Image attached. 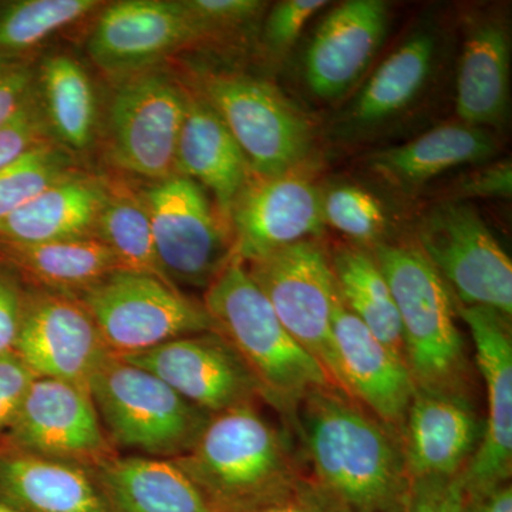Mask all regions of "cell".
I'll return each mask as SVG.
<instances>
[{"label":"cell","instance_id":"obj_1","mask_svg":"<svg viewBox=\"0 0 512 512\" xmlns=\"http://www.w3.org/2000/svg\"><path fill=\"white\" fill-rule=\"evenodd\" d=\"M288 423L308 476L350 512H403L410 477L399 431L332 384L306 394Z\"/></svg>","mask_w":512,"mask_h":512},{"label":"cell","instance_id":"obj_2","mask_svg":"<svg viewBox=\"0 0 512 512\" xmlns=\"http://www.w3.org/2000/svg\"><path fill=\"white\" fill-rule=\"evenodd\" d=\"M202 303L251 370L262 400L286 420L311 390L333 386L323 367L289 335L238 259L208 286Z\"/></svg>","mask_w":512,"mask_h":512},{"label":"cell","instance_id":"obj_3","mask_svg":"<svg viewBox=\"0 0 512 512\" xmlns=\"http://www.w3.org/2000/svg\"><path fill=\"white\" fill-rule=\"evenodd\" d=\"M173 461L220 512L254 503L302 473L288 434L255 403L212 414L195 446Z\"/></svg>","mask_w":512,"mask_h":512},{"label":"cell","instance_id":"obj_4","mask_svg":"<svg viewBox=\"0 0 512 512\" xmlns=\"http://www.w3.org/2000/svg\"><path fill=\"white\" fill-rule=\"evenodd\" d=\"M372 254L396 303L404 362L416 387L463 393L466 348L446 282L419 247L379 244Z\"/></svg>","mask_w":512,"mask_h":512},{"label":"cell","instance_id":"obj_5","mask_svg":"<svg viewBox=\"0 0 512 512\" xmlns=\"http://www.w3.org/2000/svg\"><path fill=\"white\" fill-rule=\"evenodd\" d=\"M89 392L109 440L144 457L185 456L212 417L153 373L116 355L94 373Z\"/></svg>","mask_w":512,"mask_h":512},{"label":"cell","instance_id":"obj_6","mask_svg":"<svg viewBox=\"0 0 512 512\" xmlns=\"http://www.w3.org/2000/svg\"><path fill=\"white\" fill-rule=\"evenodd\" d=\"M244 265L289 335L345 392L332 329L338 289L323 245L306 239Z\"/></svg>","mask_w":512,"mask_h":512},{"label":"cell","instance_id":"obj_7","mask_svg":"<svg viewBox=\"0 0 512 512\" xmlns=\"http://www.w3.org/2000/svg\"><path fill=\"white\" fill-rule=\"evenodd\" d=\"M200 90L258 177L289 173L308 157L311 123L274 84L247 74L210 73Z\"/></svg>","mask_w":512,"mask_h":512},{"label":"cell","instance_id":"obj_8","mask_svg":"<svg viewBox=\"0 0 512 512\" xmlns=\"http://www.w3.org/2000/svg\"><path fill=\"white\" fill-rule=\"evenodd\" d=\"M111 355H131L170 340L217 330L204 303L156 276L116 271L77 296Z\"/></svg>","mask_w":512,"mask_h":512},{"label":"cell","instance_id":"obj_9","mask_svg":"<svg viewBox=\"0 0 512 512\" xmlns=\"http://www.w3.org/2000/svg\"><path fill=\"white\" fill-rule=\"evenodd\" d=\"M140 194L165 279L178 289H207L234 259L231 229L207 192L190 178L174 175Z\"/></svg>","mask_w":512,"mask_h":512},{"label":"cell","instance_id":"obj_10","mask_svg":"<svg viewBox=\"0 0 512 512\" xmlns=\"http://www.w3.org/2000/svg\"><path fill=\"white\" fill-rule=\"evenodd\" d=\"M419 248L460 306H484L510 318L512 262L470 205H437L419 227Z\"/></svg>","mask_w":512,"mask_h":512},{"label":"cell","instance_id":"obj_11","mask_svg":"<svg viewBox=\"0 0 512 512\" xmlns=\"http://www.w3.org/2000/svg\"><path fill=\"white\" fill-rule=\"evenodd\" d=\"M188 93L161 70L119 83L109 111L114 167L158 183L177 175V147Z\"/></svg>","mask_w":512,"mask_h":512},{"label":"cell","instance_id":"obj_12","mask_svg":"<svg viewBox=\"0 0 512 512\" xmlns=\"http://www.w3.org/2000/svg\"><path fill=\"white\" fill-rule=\"evenodd\" d=\"M13 352L37 377L89 390L111 355L96 322L77 296L25 289L22 323Z\"/></svg>","mask_w":512,"mask_h":512},{"label":"cell","instance_id":"obj_13","mask_svg":"<svg viewBox=\"0 0 512 512\" xmlns=\"http://www.w3.org/2000/svg\"><path fill=\"white\" fill-rule=\"evenodd\" d=\"M200 39L183 0H120L101 8L87 53L120 83L157 69L165 57Z\"/></svg>","mask_w":512,"mask_h":512},{"label":"cell","instance_id":"obj_14","mask_svg":"<svg viewBox=\"0 0 512 512\" xmlns=\"http://www.w3.org/2000/svg\"><path fill=\"white\" fill-rule=\"evenodd\" d=\"M8 437L10 447L92 470L114 457L89 390L47 377L30 386Z\"/></svg>","mask_w":512,"mask_h":512},{"label":"cell","instance_id":"obj_15","mask_svg":"<svg viewBox=\"0 0 512 512\" xmlns=\"http://www.w3.org/2000/svg\"><path fill=\"white\" fill-rule=\"evenodd\" d=\"M117 357L153 373L185 400L211 414L262 399L251 370L218 330Z\"/></svg>","mask_w":512,"mask_h":512},{"label":"cell","instance_id":"obj_16","mask_svg":"<svg viewBox=\"0 0 512 512\" xmlns=\"http://www.w3.org/2000/svg\"><path fill=\"white\" fill-rule=\"evenodd\" d=\"M325 225L323 194L298 168L275 177L254 174L229 214L234 258L248 264L316 239Z\"/></svg>","mask_w":512,"mask_h":512},{"label":"cell","instance_id":"obj_17","mask_svg":"<svg viewBox=\"0 0 512 512\" xmlns=\"http://www.w3.org/2000/svg\"><path fill=\"white\" fill-rule=\"evenodd\" d=\"M476 346L487 389L488 417L476 453L461 471L464 494L510 483L512 473V339L507 316L484 306L457 305Z\"/></svg>","mask_w":512,"mask_h":512},{"label":"cell","instance_id":"obj_18","mask_svg":"<svg viewBox=\"0 0 512 512\" xmlns=\"http://www.w3.org/2000/svg\"><path fill=\"white\" fill-rule=\"evenodd\" d=\"M332 329L345 392L402 434L416 392L406 362L349 312L339 295L333 309Z\"/></svg>","mask_w":512,"mask_h":512},{"label":"cell","instance_id":"obj_19","mask_svg":"<svg viewBox=\"0 0 512 512\" xmlns=\"http://www.w3.org/2000/svg\"><path fill=\"white\" fill-rule=\"evenodd\" d=\"M389 8L382 0H349L330 10L305 55L309 89L323 100H335L366 72L382 46Z\"/></svg>","mask_w":512,"mask_h":512},{"label":"cell","instance_id":"obj_20","mask_svg":"<svg viewBox=\"0 0 512 512\" xmlns=\"http://www.w3.org/2000/svg\"><path fill=\"white\" fill-rule=\"evenodd\" d=\"M481 434L480 421L463 393L416 387L402 429L407 474L457 476L476 453Z\"/></svg>","mask_w":512,"mask_h":512},{"label":"cell","instance_id":"obj_21","mask_svg":"<svg viewBox=\"0 0 512 512\" xmlns=\"http://www.w3.org/2000/svg\"><path fill=\"white\" fill-rule=\"evenodd\" d=\"M0 503L20 512H116L92 468L0 448Z\"/></svg>","mask_w":512,"mask_h":512},{"label":"cell","instance_id":"obj_22","mask_svg":"<svg viewBox=\"0 0 512 512\" xmlns=\"http://www.w3.org/2000/svg\"><path fill=\"white\" fill-rule=\"evenodd\" d=\"M177 175L214 195L218 214L229 228L232 205L254 173L224 121L201 96L187 97Z\"/></svg>","mask_w":512,"mask_h":512},{"label":"cell","instance_id":"obj_23","mask_svg":"<svg viewBox=\"0 0 512 512\" xmlns=\"http://www.w3.org/2000/svg\"><path fill=\"white\" fill-rule=\"evenodd\" d=\"M106 183L76 171L0 220V241L42 244L97 238Z\"/></svg>","mask_w":512,"mask_h":512},{"label":"cell","instance_id":"obj_24","mask_svg":"<svg viewBox=\"0 0 512 512\" xmlns=\"http://www.w3.org/2000/svg\"><path fill=\"white\" fill-rule=\"evenodd\" d=\"M93 473L116 512H220L173 460L114 456Z\"/></svg>","mask_w":512,"mask_h":512},{"label":"cell","instance_id":"obj_25","mask_svg":"<svg viewBox=\"0 0 512 512\" xmlns=\"http://www.w3.org/2000/svg\"><path fill=\"white\" fill-rule=\"evenodd\" d=\"M0 264L32 288L79 296L119 271L110 249L99 238L42 244L0 241Z\"/></svg>","mask_w":512,"mask_h":512},{"label":"cell","instance_id":"obj_26","mask_svg":"<svg viewBox=\"0 0 512 512\" xmlns=\"http://www.w3.org/2000/svg\"><path fill=\"white\" fill-rule=\"evenodd\" d=\"M510 100V40L497 22L468 33L457 77V116L471 127H498Z\"/></svg>","mask_w":512,"mask_h":512},{"label":"cell","instance_id":"obj_27","mask_svg":"<svg viewBox=\"0 0 512 512\" xmlns=\"http://www.w3.org/2000/svg\"><path fill=\"white\" fill-rule=\"evenodd\" d=\"M497 146L484 128L446 124L370 158L369 167L384 180L414 188L464 164L490 160Z\"/></svg>","mask_w":512,"mask_h":512},{"label":"cell","instance_id":"obj_28","mask_svg":"<svg viewBox=\"0 0 512 512\" xmlns=\"http://www.w3.org/2000/svg\"><path fill=\"white\" fill-rule=\"evenodd\" d=\"M36 86L53 140L70 153L92 146L99 106L82 64L69 55L45 57L36 67Z\"/></svg>","mask_w":512,"mask_h":512},{"label":"cell","instance_id":"obj_29","mask_svg":"<svg viewBox=\"0 0 512 512\" xmlns=\"http://www.w3.org/2000/svg\"><path fill=\"white\" fill-rule=\"evenodd\" d=\"M434 53L433 35L414 33L377 67L353 104L350 120L356 126H375L410 106L430 77Z\"/></svg>","mask_w":512,"mask_h":512},{"label":"cell","instance_id":"obj_30","mask_svg":"<svg viewBox=\"0 0 512 512\" xmlns=\"http://www.w3.org/2000/svg\"><path fill=\"white\" fill-rule=\"evenodd\" d=\"M340 301L384 346L404 360L399 313L372 252L342 247L330 256Z\"/></svg>","mask_w":512,"mask_h":512},{"label":"cell","instance_id":"obj_31","mask_svg":"<svg viewBox=\"0 0 512 512\" xmlns=\"http://www.w3.org/2000/svg\"><path fill=\"white\" fill-rule=\"evenodd\" d=\"M96 237L110 249L119 271L156 276L168 282L158 265L150 217L140 192L106 183Z\"/></svg>","mask_w":512,"mask_h":512},{"label":"cell","instance_id":"obj_32","mask_svg":"<svg viewBox=\"0 0 512 512\" xmlns=\"http://www.w3.org/2000/svg\"><path fill=\"white\" fill-rule=\"evenodd\" d=\"M103 5L97 0L0 2V57L30 60V53Z\"/></svg>","mask_w":512,"mask_h":512},{"label":"cell","instance_id":"obj_33","mask_svg":"<svg viewBox=\"0 0 512 512\" xmlns=\"http://www.w3.org/2000/svg\"><path fill=\"white\" fill-rule=\"evenodd\" d=\"M76 171L72 153L56 141L40 144L0 168V220Z\"/></svg>","mask_w":512,"mask_h":512},{"label":"cell","instance_id":"obj_34","mask_svg":"<svg viewBox=\"0 0 512 512\" xmlns=\"http://www.w3.org/2000/svg\"><path fill=\"white\" fill-rule=\"evenodd\" d=\"M325 224L357 242H373L382 234L386 218L382 205L362 188L343 185L323 195Z\"/></svg>","mask_w":512,"mask_h":512},{"label":"cell","instance_id":"obj_35","mask_svg":"<svg viewBox=\"0 0 512 512\" xmlns=\"http://www.w3.org/2000/svg\"><path fill=\"white\" fill-rule=\"evenodd\" d=\"M232 512H350L306 473Z\"/></svg>","mask_w":512,"mask_h":512},{"label":"cell","instance_id":"obj_36","mask_svg":"<svg viewBox=\"0 0 512 512\" xmlns=\"http://www.w3.org/2000/svg\"><path fill=\"white\" fill-rule=\"evenodd\" d=\"M49 141L55 140L50 134L36 87V92L26 101L25 106L0 127V168Z\"/></svg>","mask_w":512,"mask_h":512},{"label":"cell","instance_id":"obj_37","mask_svg":"<svg viewBox=\"0 0 512 512\" xmlns=\"http://www.w3.org/2000/svg\"><path fill=\"white\" fill-rule=\"evenodd\" d=\"M202 37L237 29L261 15L266 3L259 0H183Z\"/></svg>","mask_w":512,"mask_h":512},{"label":"cell","instance_id":"obj_38","mask_svg":"<svg viewBox=\"0 0 512 512\" xmlns=\"http://www.w3.org/2000/svg\"><path fill=\"white\" fill-rule=\"evenodd\" d=\"M460 474L410 478L403 512H463L464 487Z\"/></svg>","mask_w":512,"mask_h":512},{"label":"cell","instance_id":"obj_39","mask_svg":"<svg viewBox=\"0 0 512 512\" xmlns=\"http://www.w3.org/2000/svg\"><path fill=\"white\" fill-rule=\"evenodd\" d=\"M328 5L323 0H285L276 3L265 23V42L284 52L296 42L309 20Z\"/></svg>","mask_w":512,"mask_h":512},{"label":"cell","instance_id":"obj_40","mask_svg":"<svg viewBox=\"0 0 512 512\" xmlns=\"http://www.w3.org/2000/svg\"><path fill=\"white\" fill-rule=\"evenodd\" d=\"M32 60L0 57V127L8 123L36 92Z\"/></svg>","mask_w":512,"mask_h":512},{"label":"cell","instance_id":"obj_41","mask_svg":"<svg viewBox=\"0 0 512 512\" xmlns=\"http://www.w3.org/2000/svg\"><path fill=\"white\" fill-rule=\"evenodd\" d=\"M36 377L15 352L0 355V433L8 431Z\"/></svg>","mask_w":512,"mask_h":512},{"label":"cell","instance_id":"obj_42","mask_svg":"<svg viewBox=\"0 0 512 512\" xmlns=\"http://www.w3.org/2000/svg\"><path fill=\"white\" fill-rule=\"evenodd\" d=\"M25 288L18 276L0 264V355L13 352L23 316Z\"/></svg>","mask_w":512,"mask_h":512},{"label":"cell","instance_id":"obj_43","mask_svg":"<svg viewBox=\"0 0 512 512\" xmlns=\"http://www.w3.org/2000/svg\"><path fill=\"white\" fill-rule=\"evenodd\" d=\"M511 163H500L477 171L464 181L461 191L470 197L510 198L512 191Z\"/></svg>","mask_w":512,"mask_h":512},{"label":"cell","instance_id":"obj_44","mask_svg":"<svg viewBox=\"0 0 512 512\" xmlns=\"http://www.w3.org/2000/svg\"><path fill=\"white\" fill-rule=\"evenodd\" d=\"M463 512H512L511 484L504 483L480 493L464 494Z\"/></svg>","mask_w":512,"mask_h":512},{"label":"cell","instance_id":"obj_45","mask_svg":"<svg viewBox=\"0 0 512 512\" xmlns=\"http://www.w3.org/2000/svg\"><path fill=\"white\" fill-rule=\"evenodd\" d=\"M0 512H20L15 508L9 507V505L0 503Z\"/></svg>","mask_w":512,"mask_h":512}]
</instances>
